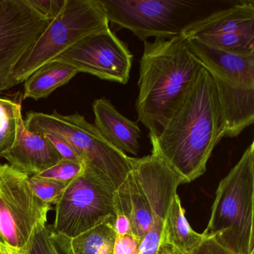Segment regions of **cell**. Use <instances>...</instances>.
Returning <instances> with one entry per match:
<instances>
[{
	"label": "cell",
	"mask_w": 254,
	"mask_h": 254,
	"mask_svg": "<svg viewBox=\"0 0 254 254\" xmlns=\"http://www.w3.org/2000/svg\"><path fill=\"white\" fill-rule=\"evenodd\" d=\"M225 126L215 81L204 67L182 102L160 129L149 136L168 166L191 183L202 176Z\"/></svg>",
	"instance_id": "1"
},
{
	"label": "cell",
	"mask_w": 254,
	"mask_h": 254,
	"mask_svg": "<svg viewBox=\"0 0 254 254\" xmlns=\"http://www.w3.org/2000/svg\"><path fill=\"white\" fill-rule=\"evenodd\" d=\"M203 68L183 35L144 42L135 108L149 136L158 135Z\"/></svg>",
	"instance_id": "2"
},
{
	"label": "cell",
	"mask_w": 254,
	"mask_h": 254,
	"mask_svg": "<svg viewBox=\"0 0 254 254\" xmlns=\"http://www.w3.org/2000/svg\"><path fill=\"white\" fill-rule=\"evenodd\" d=\"M30 131L63 138L79 156L84 172L115 191L133 168L132 157L114 148L85 117L78 113L64 115L31 111L24 120Z\"/></svg>",
	"instance_id": "3"
},
{
	"label": "cell",
	"mask_w": 254,
	"mask_h": 254,
	"mask_svg": "<svg viewBox=\"0 0 254 254\" xmlns=\"http://www.w3.org/2000/svg\"><path fill=\"white\" fill-rule=\"evenodd\" d=\"M254 143L249 145L215 193L203 234L235 254H254Z\"/></svg>",
	"instance_id": "4"
},
{
	"label": "cell",
	"mask_w": 254,
	"mask_h": 254,
	"mask_svg": "<svg viewBox=\"0 0 254 254\" xmlns=\"http://www.w3.org/2000/svg\"><path fill=\"white\" fill-rule=\"evenodd\" d=\"M108 21L143 42L181 36L193 23L237 0H100Z\"/></svg>",
	"instance_id": "5"
},
{
	"label": "cell",
	"mask_w": 254,
	"mask_h": 254,
	"mask_svg": "<svg viewBox=\"0 0 254 254\" xmlns=\"http://www.w3.org/2000/svg\"><path fill=\"white\" fill-rule=\"evenodd\" d=\"M132 161L131 172L114 192V203L116 212L130 219L132 233L142 240L152 227L156 211L172 201L185 182L153 148L149 155L132 157Z\"/></svg>",
	"instance_id": "6"
},
{
	"label": "cell",
	"mask_w": 254,
	"mask_h": 254,
	"mask_svg": "<svg viewBox=\"0 0 254 254\" xmlns=\"http://www.w3.org/2000/svg\"><path fill=\"white\" fill-rule=\"evenodd\" d=\"M108 28L100 0H65L60 12L16 67L13 74L16 85L78 41Z\"/></svg>",
	"instance_id": "7"
},
{
	"label": "cell",
	"mask_w": 254,
	"mask_h": 254,
	"mask_svg": "<svg viewBox=\"0 0 254 254\" xmlns=\"http://www.w3.org/2000/svg\"><path fill=\"white\" fill-rule=\"evenodd\" d=\"M52 205L40 199L29 184V176L0 164V242L20 251L34 229L47 224Z\"/></svg>",
	"instance_id": "8"
},
{
	"label": "cell",
	"mask_w": 254,
	"mask_h": 254,
	"mask_svg": "<svg viewBox=\"0 0 254 254\" xmlns=\"http://www.w3.org/2000/svg\"><path fill=\"white\" fill-rule=\"evenodd\" d=\"M114 192L83 172L68 184L56 203L52 230L73 238L116 217Z\"/></svg>",
	"instance_id": "9"
},
{
	"label": "cell",
	"mask_w": 254,
	"mask_h": 254,
	"mask_svg": "<svg viewBox=\"0 0 254 254\" xmlns=\"http://www.w3.org/2000/svg\"><path fill=\"white\" fill-rule=\"evenodd\" d=\"M51 21L29 0H0V94L15 87L16 67Z\"/></svg>",
	"instance_id": "10"
},
{
	"label": "cell",
	"mask_w": 254,
	"mask_h": 254,
	"mask_svg": "<svg viewBox=\"0 0 254 254\" xmlns=\"http://www.w3.org/2000/svg\"><path fill=\"white\" fill-rule=\"evenodd\" d=\"M133 59L127 44L108 28L78 41L53 62L66 64L78 72L100 79L126 84Z\"/></svg>",
	"instance_id": "11"
},
{
	"label": "cell",
	"mask_w": 254,
	"mask_h": 254,
	"mask_svg": "<svg viewBox=\"0 0 254 254\" xmlns=\"http://www.w3.org/2000/svg\"><path fill=\"white\" fill-rule=\"evenodd\" d=\"M183 36L241 56H254V1L237 0L189 26Z\"/></svg>",
	"instance_id": "12"
},
{
	"label": "cell",
	"mask_w": 254,
	"mask_h": 254,
	"mask_svg": "<svg viewBox=\"0 0 254 254\" xmlns=\"http://www.w3.org/2000/svg\"><path fill=\"white\" fill-rule=\"evenodd\" d=\"M17 121L15 140L1 158L29 176L38 175L62 160V156L47 137L26 128L22 107L17 111Z\"/></svg>",
	"instance_id": "13"
},
{
	"label": "cell",
	"mask_w": 254,
	"mask_h": 254,
	"mask_svg": "<svg viewBox=\"0 0 254 254\" xmlns=\"http://www.w3.org/2000/svg\"><path fill=\"white\" fill-rule=\"evenodd\" d=\"M194 53L213 78L216 85L254 89V56H241L187 39Z\"/></svg>",
	"instance_id": "14"
},
{
	"label": "cell",
	"mask_w": 254,
	"mask_h": 254,
	"mask_svg": "<svg viewBox=\"0 0 254 254\" xmlns=\"http://www.w3.org/2000/svg\"><path fill=\"white\" fill-rule=\"evenodd\" d=\"M93 111L94 126L104 137L126 155L137 156L140 148L139 139L142 133L137 122L126 118L105 98L93 102Z\"/></svg>",
	"instance_id": "15"
},
{
	"label": "cell",
	"mask_w": 254,
	"mask_h": 254,
	"mask_svg": "<svg viewBox=\"0 0 254 254\" xmlns=\"http://www.w3.org/2000/svg\"><path fill=\"white\" fill-rule=\"evenodd\" d=\"M116 217L73 238L52 230L51 237L60 254H114L117 233L114 230Z\"/></svg>",
	"instance_id": "16"
},
{
	"label": "cell",
	"mask_w": 254,
	"mask_h": 254,
	"mask_svg": "<svg viewBox=\"0 0 254 254\" xmlns=\"http://www.w3.org/2000/svg\"><path fill=\"white\" fill-rule=\"evenodd\" d=\"M206 236L194 231L185 215L178 194L172 199L163 224L162 240L181 254H190Z\"/></svg>",
	"instance_id": "17"
},
{
	"label": "cell",
	"mask_w": 254,
	"mask_h": 254,
	"mask_svg": "<svg viewBox=\"0 0 254 254\" xmlns=\"http://www.w3.org/2000/svg\"><path fill=\"white\" fill-rule=\"evenodd\" d=\"M78 73L77 69L66 64L50 62L25 81L23 99L38 101L49 97L58 88L68 84Z\"/></svg>",
	"instance_id": "18"
},
{
	"label": "cell",
	"mask_w": 254,
	"mask_h": 254,
	"mask_svg": "<svg viewBox=\"0 0 254 254\" xmlns=\"http://www.w3.org/2000/svg\"><path fill=\"white\" fill-rule=\"evenodd\" d=\"M22 99L0 97V158L10 149L17 135V114Z\"/></svg>",
	"instance_id": "19"
},
{
	"label": "cell",
	"mask_w": 254,
	"mask_h": 254,
	"mask_svg": "<svg viewBox=\"0 0 254 254\" xmlns=\"http://www.w3.org/2000/svg\"><path fill=\"white\" fill-rule=\"evenodd\" d=\"M19 251L20 254H60L52 239L48 224L37 226L27 243Z\"/></svg>",
	"instance_id": "20"
},
{
	"label": "cell",
	"mask_w": 254,
	"mask_h": 254,
	"mask_svg": "<svg viewBox=\"0 0 254 254\" xmlns=\"http://www.w3.org/2000/svg\"><path fill=\"white\" fill-rule=\"evenodd\" d=\"M172 201L164 203L154 214V224L142 239L138 254H157L161 243L163 224Z\"/></svg>",
	"instance_id": "21"
},
{
	"label": "cell",
	"mask_w": 254,
	"mask_h": 254,
	"mask_svg": "<svg viewBox=\"0 0 254 254\" xmlns=\"http://www.w3.org/2000/svg\"><path fill=\"white\" fill-rule=\"evenodd\" d=\"M69 183L29 176V184L34 192L40 199L51 205L56 204L59 201Z\"/></svg>",
	"instance_id": "22"
},
{
	"label": "cell",
	"mask_w": 254,
	"mask_h": 254,
	"mask_svg": "<svg viewBox=\"0 0 254 254\" xmlns=\"http://www.w3.org/2000/svg\"><path fill=\"white\" fill-rule=\"evenodd\" d=\"M83 172L84 167L82 163L62 158L50 169L35 176L69 183Z\"/></svg>",
	"instance_id": "23"
},
{
	"label": "cell",
	"mask_w": 254,
	"mask_h": 254,
	"mask_svg": "<svg viewBox=\"0 0 254 254\" xmlns=\"http://www.w3.org/2000/svg\"><path fill=\"white\" fill-rule=\"evenodd\" d=\"M142 241L133 233L117 235L114 246V254H138Z\"/></svg>",
	"instance_id": "24"
},
{
	"label": "cell",
	"mask_w": 254,
	"mask_h": 254,
	"mask_svg": "<svg viewBox=\"0 0 254 254\" xmlns=\"http://www.w3.org/2000/svg\"><path fill=\"white\" fill-rule=\"evenodd\" d=\"M31 5L47 18L53 20L60 12L65 0H29Z\"/></svg>",
	"instance_id": "25"
},
{
	"label": "cell",
	"mask_w": 254,
	"mask_h": 254,
	"mask_svg": "<svg viewBox=\"0 0 254 254\" xmlns=\"http://www.w3.org/2000/svg\"><path fill=\"white\" fill-rule=\"evenodd\" d=\"M45 137L50 141L53 146L57 150L63 159H67V160H74V161L79 162L81 163V159L77 153L74 151L70 145L66 142V140L57 135L53 134V133H41Z\"/></svg>",
	"instance_id": "26"
},
{
	"label": "cell",
	"mask_w": 254,
	"mask_h": 254,
	"mask_svg": "<svg viewBox=\"0 0 254 254\" xmlns=\"http://www.w3.org/2000/svg\"><path fill=\"white\" fill-rule=\"evenodd\" d=\"M190 254H235L218 243L214 238L206 237Z\"/></svg>",
	"instance_id": "27"
},
{
	"label": "cell",
	"mask_w": 254,
	"mask_h": 254,
	"mask_svg": "<svg viewBox=\"0 0 254 254\" xmlns=\"http://www.w3.org/2000/svg\"><path fill=\"white\" fill-rule=\"evenodd\" d=\"M114 227L117 235L132 233L131 223L130 219L123 212H116Z\"/></svg>",
	"instance_id": "28"
},
{
	"label": "cell",
	"mask_w": 254,
	"mask_h": 254,
	"mask_svg": "<svg viewBox=\"0 0 254 254\" xmlns=\"http://www.w3.org/2000/svg\"><path fill=\"white\" fill-rule=\"evenodd\" d=\"M157 254H181L175 248H172L170 245L163 242L161 239V243H160V248Z\"/></svg>",
	"instance_id": "29"
},
{
	"label": "cell",
	"mask_w": 254,
	"mask_h": 254,
	"mask_svg": "<svg viewBox=\"0 0 254 254\" xmlns=\"http://www.w3.org/2000/svg\"><path fill=\"white\" fill-rule=\"evenodd\" d=\"M0 254H20V251L0 242Z\"/></svg>",
	"instance_id": "30"
}]
</instances>
